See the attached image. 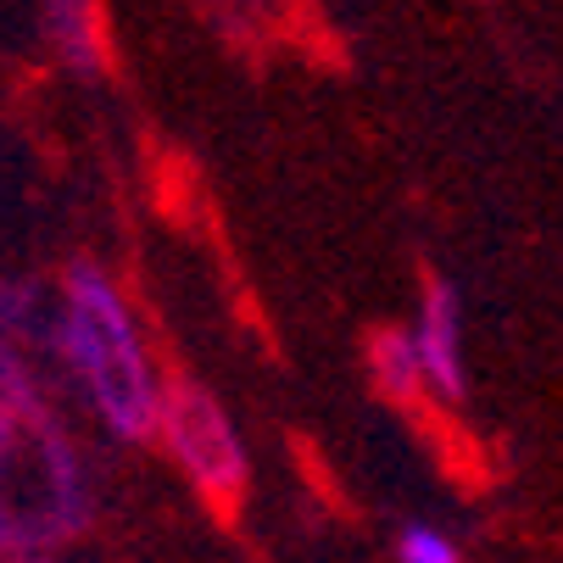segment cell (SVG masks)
<instances>
[{"mask_svg":"<svg viewBox=\"0 0 563 563\" xmlns=\"http://www.w3.org/2000/svg\"><path fill=\"white\" fill-rule=\"evenodd\" d=\"M45 34L73 73H101V12L96 0H40Z\"/></svg>","mask_w":563,"mask_h":563,"instance_id":"obj_5","label":"cell"},{"mask_svg":"<svg viewBox=\"0 0 563 563\" xmlns=\"http://www.w3.org/2000/svg\"><path fill=\"white\" fill-rule=\"evenodd\" d=\"M396 563H463V558H457V541L441 536L435 525H408L396 536Z\"/></svg>","mask_w":563,"mask_h":563,"instance_id":"obj_8","label":"cell"},{"mask_svg":"<svg viewBox=\"0 0 563 563\" xmlns=\"http://www.w3.org/2000/svg\"><path fill=\"white\" fill-rule=\"evenodd\" d=\"M163 446L174 452V463L190 474V486L212 503H234L246 492V441L229 424V413L218 408V396L201 390L196 379H174L163 390V424H156Z\"/></svg>","mask_w":563,"mask_h":563,"instance_id":"obj_3","label":"cell"},{"mask_svg":"<svg viewBox=\"0 0 563 563\" xmlns=\"http://www.w3.org/2000/svg\"><path fill=\"white\" fill-rule=\"evenodd\" d=\"M12 563H62V558H51V552H23V558H12Z\"/></svg>","mask_w":563,"mask_h":563,"instance_id":"obj_9","label":"cell"},{"mask_svg":"<svg viewBox=\"0 0 563 563\" xmlns=\"http://www.w3.org/2000/svg\"><path fill=\"white\" fill-rule=\"evenodd\" d=\"M368 363H374V379H379L396 401H413L419 390H430L424 363H419V346H413V330H385V335H374Z\"/></svg>","mask_w":563,"mask_h":563,"instance_id":"obj_7","label":"cell"},{"mask_svg":"<svg viewBox=\"0 0 563 563\" xmlns=\"http://www.w3.org/2000/svg\"><path fill=\"white\" fill-rule=\"evenodd\" d=\"M90 474L29 352L0 335V558L51 552L90 525Z\"/></svg>","mask_w":563,"mask_h":563,"instance_id":"obj_1","label":"cell"},{"mask_svg":"<svg viewBox=\"0 0 563 563\" xmlns=\"http://www.w3.org/2000/svg\"><path fill=\"white\" fill-rule=\"evenodd\" d=\"M223 7H268V0H223Z\"/></svg>","mask_w":563,"mask_h":563,"instance_id":"obj_10","label":"cell"},{"mask_svg":"<svg viewBox=\"0 0 563 563\" xmlns=\"http://www.w3.org/2000/svg\"><path fill=\"white\" fill-rule=\"evenodd\" d=\"M56 324H62V296L51 301V290H40L34 279H7L0 285V335L29 346V341H51L56 352Z\"/></svg>","mask_w":563,"mask_h":563,"instance_id":"obj_6","label":"cell"},{"mask_svg":"<svg viewBox=\"0 0 563 563\" xmlns=\"http://www.w3.org/2000/svg\"><path fill=\"white\" fill-rule=\"evenodd\" d=\"M56 357L85 390L96 419L118 441H145L163 424V379L151 368V352L140 341V324L123 301V290L96 268L73 263L62 279V324H56Z\"/></svg>","mask_w":563,"mask_h":563,"instance_id":"obj_2","label":"cell"},{"mask_svg":"<svg viewBox=\"0 0 563 563\" xmlns=\"http://www.w3.org/2000/svg\"><path fill=\"white\" fill-rule=\"evenodd\" d=\"M413 346H419V363H424V379L435 396L457 401L463 385H468V368H463V296L435 279L419 301V318H413Z\"/></svg>","mask_w":563,"mask_h":563,"instance_id":"obj_4","label":"cell"}]
</instances>
